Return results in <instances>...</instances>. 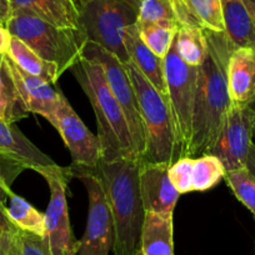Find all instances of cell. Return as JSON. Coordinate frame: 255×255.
<instances>
[{"label": "cell", "mask_w": 255, "mask_h": 255, "mask_svg": "<svg viewBox=\"0 0 255 255\" xmlns=\"http://www.w3.org/2000/svg\"><path fill=\"white\" fill-rule=\"evenodd\" d=\"M207 56L198 70L191 139L188 158L208 154L217 141L230 104L228 90V60L234 50L225 31L204 29Z\"/></svg>", "instance_id": "6da1fadb"}, {"label": "cell", "mask_w": 255, "mask_h": 255, "mask_svg": "<svg viewBox=\"0 0 255 255\" xmlns=\"http://www.w3.org/2000/svg\"><path fill=\"white\" fill-rule=\"evenodd\" d=\"M138 159L100 160L94 169L102 180L114 222V255L140 252L145 209L140 194Z\"/></svg>", "instance_id": "7a4b0ae2"}, {"label": "cell", "mask_w": 255, "mask_h": 255, "mask_svg": "<svg viewBox=\"0 0 255 255\" xmlns=\"http://www.w3.org/2000/svg\"><path fill=\"white\" fill-rule=\"evenodd\" d=\"M70 70L95 113L103 160L138 159L125 115L108 85L102 65L80 56Z\"/></svg>", "instance_id": "3957f363"}, {"label": "cell", "mask_w": 255, "mask_h": 255, "mask_svg": "<svg viewBox=\"0 0 255 255\" xmlns=\"http://www.w3.org/2000/svg\"><path fill=\"white\" fill-rule=\"evenodd\" d=\"M124 67L135 90L145 135V153L139 161L171 165L184 155L168 98L148 82L133 61L129 60Z\"/></svg>", "instance_id": "277c9868"}, {"label": "cell", "mask_w": 255, "mask_h": 255, "mask_svg": "<svg viewBox=\"0 0 255 255\" xmlns=\"http://www.w3.org/2000/svg\"><path fill=\"white\" fill-rule=\"evenodd\" d=\"M11 36L20 39L45 60L56 64L61 73L82 56L87 36L82 30L59 28L24 10H13L6 23Z\"/></svg>", "instance_id": "5b68a950"}, {"label": "cell", "mask_w": 255, "mask_h": 255, "mask_svg": "<svg viewBox=\"0 0 255 255\" xmlns=\"http://www.w3.org/2000/svg\"><path fill=\"white\" fill-rule=\"evenodd\" d=\"M138 23L134 0H90L80 10V30L117 56L123 64L130 60L124 45L125 30Z\"/></svg>", "instance_id": "8992f818"}, {"label": "cell", "mask_w": 255, "mask_h": 255, "mask_svg": "<svg viewBox=\"0 0 255 255\" xmlns=\"http://www.w3.org/2000/svg\"><path fill=\"white\" fill-rule=\"evenodd\" d=\"M50 188V200L44 214L45 233L44 242L50 255H77L78 242L70 225L67 189L70 178H74L72 169L59 166H45L39 169Z\"/></svg>", "instance_id": "52a82bcc"}, {"label": "cell", "mask_w": 255, "mask_h": 255, "mask_svg": "<svg viewBox=\"0 0 255 255\" xmlns=\"http://www.w3.org/2000/svg\"><path fill=\"white\" fill-rule=\"evenodd\" d=\"M82 56L93 59L102 65L108 85L125 115L138 160H141L145 153V135H144L143 122H141L140 112H139L135 90H134L133 83L125 69L124 64L112 53L90 40H87L85 43Z\"/></svg>", "instance_id": "ba28073f"}, {"label": "cell", "mask_w": 255, "mask_h": 255, "mask_svg": "<svg viewBox=\"0 0 255 255\" xmlns=\"http://www.w3.org/2000/svg\"><path fill=\"white\" fill-rule=\"evenodd\" d=\"M168 100L173 115L179 143L186 156L191 139V123L197 92L199 67H190L181 60L173 43L168 55L164 58Z\"/></svg>", "instance_id": "9c48e42d"}, {"label": "cell", "mask_w": 255, "mask_h": 255, "mask_svg": "<svg viewBox=\"0 0 255 255\" xmlns=\"http://www.w3.org/2000/svg\"><path fill=\"white\" fill-rule=\"evenodd\" d=\"M70 169L73 176L83 181L89 198L87 228L78 242L77 255H109L114 245V222L102 180L94 169L77 165Z\"/></svg>", "instance_id": "30bf717a"}, {"label": "cell", "mask_w": 255, "mask_h": 255, "mask_svg": "<svg viewBox=\"0 0 255 255\" xmlns=\"http://www.w3.org/2000/svg\"><path fill=\"white\" fill-rule=\"evenodd\" d=\"M255 140V112L252 105L230 104L214 146L208 154L217 156L225 170L245 166Z\"/></svg>", "instance_id": "8fae6325"}, {"label": "cell", "mask_w": 255, "mask_h": 255, "mask_svg": "<svg viewBox=\"0 0 255 255\" xmlns=\"http://www.w3.org/2000/svg\"><path fill=\"white\" fill-rule=\"evenodd\" d=\"M53 127L59 131L69 149L73 165L89 169L97 168L102 160V144L99 138L85 127L64 95L56 109Z\"/></svg>", "instance_id": "7c38bea8"}, {"label": "cell", "mask_w": 255, "mask_h": 255, "mask_svg": "<svg viewBox=\"0 0 255 255\" xmlns=\"http://www.w3.org/2000/svg\"><path fill=\"white\" fill-rule=\"evenodd\" d=\"M5 58L10 74L26 110L29 113L41 115L51 125H54L55 113L63 98V93L41 78L34 77L21 70L6 54Z\"/></svg>", "instance_id": "4fadbf2b"}, {"label": "cell", "mask_w": 255, "mask_h": 255, "mask_svg": "<svg viewBox=\"0 0 255 255\" xmlns=\"http://www.w3.org/2000/svg\"><path fill=\"white\" fill-rule=\"evenodd\" d=\"M140 194L145 212L173 214L179 194L168 175L169 164L139 161Z\"/></svg>", "instance_id": "5bb4252c"}, {"label": "cell", "mask_w": 255, "mask_h": 255, "mask_svg": "<svg viewBox=\"0 0 255 255\" xmlns=\"http://www.w3.org/2000/svg\"><path fill=\"white\" fill-rule=\"evenodd\" d=\"M227 78L230 102L252 105L255 102V50L234 49L228 60Z\"/></svg>", "instance_id": "9a60e30c"}, {"label": "cell", "mask_w": 255, "mask_h": 255, "mask_svg": "<svg viewBox=\"0 0 255 255\" xmlns=\"http://www.w3.org/2000/svg\"><path fill=\"white\" fill-rule=\"evenodd\" d=\"M124 45L130 60L138 67L141 74L163 97L168 98L164 59L156 55L154 51H151L144 44V41L140 39V35H139L136 24L129 26L125 30Z\"/></svg>", "instance_id": "2e32d148"}, {"label": "cell", "mask_w": 255, "mask_h": 255, "mask_svg": "<svg viewBox=\"0 0 255 255\" xmlns=\"http://www.w3.org/2000/svg\"><path fill=\"white\" fill-rule=\"evenodd\" d=\"M13 10H24L59 28L80 30V9L74 0H9Z\"/></svg>", "instance_id": "e0dca14e"}, {"label": "cell", "mask_w": 255, "mask_h": 255, "mask_svg": "<svg viewBox=\"0 0 255 255\" xmlns=\"http://www.w3.org/2000/svg\"><path fill=\"white\" fill-rule=\"evenodd\" d=\"M179 26L224 31L222 0H170Z\"/></svg>", "instance_id": "ac0fdd59"}, {"label": "cell", "mask_w": 255, "mask_h": 255, "mask_svg": "<svg viewBox=\"0 0 255 255\" xmlns=\"http://www.w3.org/2000/svg\"><path fill=\"white\" fill-rule=\"evenodd\" d=\"M224 31L237 48L255 50V11L240 0H222Z\"/></svg>", "instance_id": "d6986e66"}, {"label": "cell", "mask_w": 255, "mask_h": 255, "mask_svg": "<svg viewBox=\"0 0 255 255\" xmlns=\"http://www.w3.org/2000/svg\"><path fill=\"white\" fill-rule=\"evenodd\" d=\"M0 150L25 163L29 169L38 171L45 166L56 165L55 161L34 145L14 124L0 118Z\"/></svg>", "instance_id": "ffe728a7"}, {"label": "cell", "mask_w": 255, "mask_h": 255, "mask_svg": "<svg viewBox=\"0 0 255 255\" xmlns=\"http://www.w3.org/2000/svg\"><path fill=\"white\" fill-rule=\"evenodd\" d=\"M140 252L143 255H174L173 214L145 213Z\"/></svg>", "instance_id": "44dd1931"}, {"label": "cell", "mask_w": 255, "mask_h": 255, "mask_svg": "<svg viewBox=\"0 0 255 255\" xmlns=\"http://www.w3.org/2000/svg\"><path fill=\"white\" fill-rule=\"evenodd\" d=\"M6 55L21 70H24L28 74L34 75V77L41 78L51 85L56 84L59 77L63 74L56 64L41 58L30 46H28L24 41L15 38V36H11L10 45L6 51Z\"/></svg>", "instance_id": "7402d4cb"}, {"label": "cell", "mask_w": 255, "mask_h": 255, "mask_svg": "<svg viewBox=\"0 0 255 255\" xmlns=\"http://www.w3.org/2000/svg\"><path fill=\"white\" fill-rule=\"evenodd\" d=\"M26 110L10 70L6 64L5 54L0 55V118L10 124L26 118Z\"/></svg>", "instance_id": "603a6c76"}, {"label": "cell", "mask_w": 255, "mask_h": 255, "mask_svg": "<svg viewBox=\"0 0 255 255\" xmlns=\"http://www.w3.org/2000/svg\"><path fill=\"white\" fill-rule=\"evenodd\" d=\"M5 215L18 229L31 233L38 237H44L45 218L43 213L36 210L30 203L20 195L11 193L9 195V205L5 208Z\"/></svg>", "instance_id": "cb8c5ba5"}, {"label": "cell", "mask_w": 255, "mask_h": 255, "mask_svg": "<svg viewBox=\"0 0 255 255\" xmlns=\"http://www.w3.org/2000/svg\"><path fill=\"white\" fill-rule=\"evenodd\" d=\"M174 43L184 63L190 67H200L204 63L208 50L204 29L197 26H180Z\"/></svg>", "instance_id": "d4e9b609"}, {"label": "cell", "mask_w": 255, "mask_h": 255, "mask_svg": "<svg viewBox=\"0 0 255 255\" xmlns=\"http://www.w3.org/2000/svg\"><path fill=\"white\" fill-rule=\"evenodd\" d=\"M139 35L146 46L160 58H165L174 43L179 25L169 23H136Z\"/></svg>", "instance_id": "484cf974"}, {"label": "cell", "mask_w": 255, "mask_h": 255, "mask_svg": "<svg viewBox=\"0 0 255 255\" xmlns=\"http://www.w3.org/2000/svg\"><path fill=\"white\" fill-rule=\"evenodd\" d=\"M225 168L222 161L212 154L194 159L193 165V191H207L224 179Z\"/></svg>", "instance_id": "4316f807"}, {"label": "cell", "mask_w": 255, "mask_h": 255, "mask_svg": "<svg viewBox=\"0 0 255 255\" xmlns=\"http://www.w3.org/2000/svg\"><path fill=\"white\" fill-rule=\"evenodd\" d=\"M225 183L255 218V178L247 166L225 171Z\"/></svg>", "instance_id": "83f0119b"}, {"label": "cell", "mask_w": 255, "mask_h": 255, "mask_svg": "<svg viewBox=\"0 0 255 255\" xmlns=\"http://www.w3.org/2000/svg\"><path fill=\"white\" fill-rule=\"evenodd\" d=\"M26 169L29 168L25 163L5 151L0 150V214L5 215L6 200L13 193L11 185Z\"/></svg>", "instance_id": "f1b7e54d"}, {"label": "cell", "mask_w": 255, "mask_h": 255, "mask_svg": "<svg viewBox=\"0 0 255 255\" xmlns=\"http://www.w3.org/2000/svg\"><path fill=\"white\" fill-rule=\"evenodd\" d=\"M134 1L138 9V23H169L179 25L170 0H134Z\"/></svg>", "instance_id": "f546056e"}, {"label": "cell", "mask_w": 255, "mask_h": 255, "mask_svg": "<svg viewBox=\"0 0 255 255\" xmlns=\"http://www.w3.org/2000/svg\"><path fill=\"white\" fill-rule=\"evenodd\" d=\"M193 165L194 159L184 156L169 166V179L180 195L193 191Z\"/></svg>", "instance_id": "4dcf8cb0"}, {"label": "cell", "mask_w": 255, "mask_h": 255, "mask_svg": "<svg viewBox=\"0 0 255 255\" xmlns=\"http://www.w3.org/2000/svg\"><path fill=\"white\" fill-rule=\"evenodd\" d=\"M18 238L23 255H50L41 237L19 229Z\"/></svg>", "instance_id": "1f68e13d"}, {"label": "cell", "mask_w": 255, "mask_h": 255, "mask_svg": "<svg viewBox=\"0 0 255 255\" xmlns=\"http://www.w3.org/2000/svg\"><path fill=\"white\" fill-rule=\"evenodd\" d=\"M18 232V228H14L13 230L6 233V234L1 238L6 248V255H23L20 250V244H19Z\"/></svg>", "instance_id": "d6a6232c"}, {"label": "cell", "mask_w": 255, "mask_h": 255, "mask_svg": "<svg viewBox=\"0 0 255 255\" xmlns=\"http://www.w3.org/2000/svg\"><path fill=\"white\" fill-rule=\"evenodd\" d=\"M11 34L6 29V26L0 21V55L6 54L9 45H10Z\"/></svg>", "instance_id": "836d02e7"}, {"label": "cell", "mask_w": 255, "mask_h": 255, "mask_svg": "<svg viewBox=\"0 0 255 255\" xmlns=\"http://www.w3.org/2000/svg\"><path fill=\"white\" fill-rule=\"evenodd\" d=\"M11 14H13V9H11L10 1L9 0H0V21L4 25H6Z\"/></svg>", "instance_id": "e575fe53"}, {"label": "cell", "mask_w": 255, "mask_h": 255, "mask_svg": "<svg viewBox=\"0 0 255 255\" xmlns=\"http://www.w3.org/2000/svg\"><path fill=\"white\" fill-rule=\"evenodd\" d=\"M14 228H16V227L10 222V220L8 219V218H6V215L0 214V239H1V238H3L6 233H9L10 230H13Z\"/></svg>", "instance_id": "d590c367"}, {"label": "cell", "mask_w": 255, "mask_h": 255, "mask_svg": "<svg viewBox=\"0 0 255 255\" xmlns=\"http://www.w3.org/2000/svg\"><path fill=\"white\" fill-rule=\"evenodd\" d=\"M245 166L248 168V170L253 174V176L255 178V140L253 143L252 148H250L249 155H248L247 163H245Z\"/></svg>", "instance_id": "8d00e7d4"}, {"label": "cell", "mask_w": 255, "mask_h": 255, "mask_svg": "<svg viewBox=\"0 0 255 255\" xmlns=\"http://www.w3.org/2000/svg\"><path fill=\"white\" fill-rule=\"evenodd\" d=\"M240 1H243L248 8L252 9L253 11H255V0H240Z\"/></svg>", "instance_id": "74e56055"}, {"label": "cell", "mask_w": 255, "mask_h": 255, "mask_svg": "<svg viewBox=\"0 0 255 255\" xmlns=\"http://www.w3.org/2000/svg\"><path fill=\"white\" fill-rule=\"evenodd\" d=\"M74 1H75V3H77V5L79 6V9H80V10H82V9H83V6H84L85 4H88V3H89L90 0H74Z\"/></svg>", "instance_id": "f35d334b"}, {"label": "cell", "mask_w": 255, "mask_h": 255, "mask_svg": "<svg viewBox=\"0 0 255 255\" xmlns=\"http://www.w3.org/2000/svg\"><path fill=\"white\" fill-rule=\"evenodd\" d=\"M0 255H6V248L3 239H0Z\"/></svg>", "instance_id": "ab89813d"}, {"label": "cell", "mask_w": 255, "mask_h": 255, "mask_svg": "<svg viewBox=\"0 0 255 255\" xmlns=\"http://www.w3.org/2000/svg\"><path fill=\"white\" fill-rule=\"evenodd\" d=\"M252 108H253V109H254V112H255V102L252 104Z\"/></svg>", "instance_id": "60d3db41"}, {"label": "cell", "mask_w": 255, "mask_h": 255, "mask_svg": "<svg viewBox=\"0 0 255 255\" xmlns=\"http://www.w3.org/2000/svg\"><path fill=\"white\" fill-rule=\"evenodd\" d=\"M136 255H143V253H141V252H139L138 254H136Z\"/></svg>", "instance_id": "b9f144b4"}]
</instances>
